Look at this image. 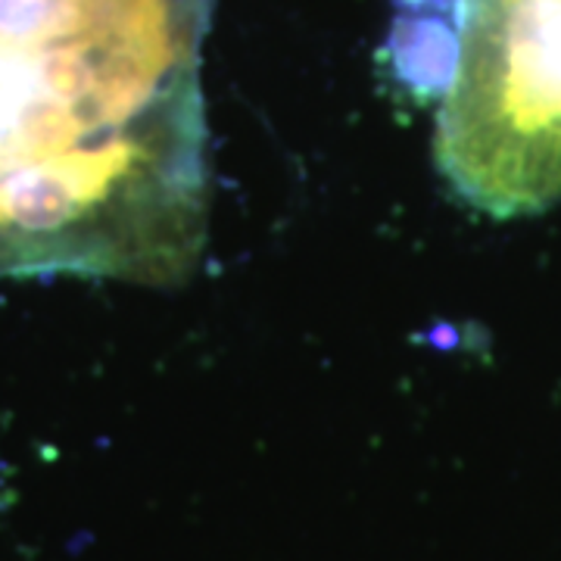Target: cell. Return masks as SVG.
Instances as JSON below:
<instances>
[{
    "label": "cell",
    "instance_id": "cell-1",
    "mask_svg": "<svg viewBox=\"0 0 561 561\" xmlns=\"http://www.w3.org/2000/svg\"><path fill=\"white\" fill-rule=\"evenodd\" d=\"M213 3L0 0V280L201 268Z\"/></svg>",
    "mask_w": 561,
    "mask_h": 561
},
{
    "label": "cell",
    "instance_id": "cell-2",
    "mask_svg": "<svg viewBox=\"0 0 561 561\" xmlns=\"http://www.w3.org/2000/svg\"><path fill=\"white\" fill-rule=\"evenodd\" d=\"M434 160L483 216L561 201V0H449Z\"/></svg>",
    "mask_w": 561,
    "mask_h": 561
}]
</instances>
